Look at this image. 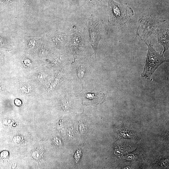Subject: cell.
<instances>
[{
	"label": "cell",
	"mask_w": 169,
	"mask_h": 169,
	"mask_svg": "<svg viewBox=\"0 0 169 169\" xmlns=\"http://www.w3.org/2000/svg\"><path fill=\"white\" fill-rule=\"evenodd\" d=\"M151 15L143 16L138 21L137 35L144 42L154 34L158 25L165 21Z\"/></svg>",
	"instance_id": "obj_4"
},
{
	"label": "cell",
	"mask_w": 169,
	"mask_h": 169,
	"mask_svg": "<svg viewBox=\"0 0 169 169\" xmlns=\"http://www.w3.org/2000/svg\"><path fill=\"white\" fill-rule=\"evenodd\" d=\"M86 25L90 43L96 57L99 43L107 33V26L102 21L94 17L92 14L88 19Z\"/></svg>",
	"instance_id": "obj_2"
},
{
	"label": "cell",
	"mask_w": 169,
	"mask_h": 169,
	"mask_svg": "<svg viewBox=\"0 0 169 169\" xmlns=\"http://www.w3.org/2000/svg\"><path fill=\"white\" fill-rule=\"evenodd\" d=\"M81 155V151L80 149L78 150L74 154V158L76 162L80 159Z\"/></svg>",
	"instance_id": "obj_11"
},
{
	"label": "cell",
	"mask_w": 169,
	"mask_h": 169,
	"mask_svg": "<svg viewBox=\"0 0 169 169\" xmlns=\"http://www.w3.org/2000/svg\"><path fill=\"white\" fill-rule=\"evenodd\" d=\"M47 35L48 39L59 48H62L65 46L68 43L69 38V36L65 33L57 30Z\"/></svg>",
	"instance_id": "obj_6"
},
{
	"label": "cell",
	"mask_w": 169,
	"mask_h": 169,
	"mask_svg": "<svg viewBox=\"0 0 169 169\" xmlns=\"http://www.w3.org/2000/svg\"><path fill=\"white\" fill-rule=\"evenodd\" d=\"M23 0L27 2V1H29V0Z\"/></svg>",
	"instance_id": "obj_15"
},
{
	"label": "cell",
	"mask_w": 169,
	"mask_h": 169,
	"mask_svg": "<svg viewBox=\"0 0 169 169\" xmlns=\"http://www.w3.org/2000/svg\"><path fill=\"white\" fill-rule=\"evenodd\" d=\"M14 102L15 104L17 106H20L21 105L22 103L21 101L19 99H16L15 100Z\"/></svg>",
	"instance_id": "obj_13"
},
{
	"label": "cell",
	"mask_w": 169,
	"mask_h": 169,
	"mask_svg": "<svg viewBox=\"0 0 169 169\" xmlns=\"http://www.w3.org/2000/svg\"><path fill=\"white\" fill-rule=\"evenodd\" d=\"M108 20L115 26H121L129 21L134 15L132 9L127 4L117 3L113 0H108Z\"/></svg>",
	"instance_id": "obj_1"
},
{
	"label": "cell",
	"mask_w": 169,
	"mask_h": 169,
	"mask_svg": "<svg viewBox=\"0 0 169 169\" xmlns=\"http://www.w3.org/2000/svg\"><path fill=\"white\" fill-rule=\"evenodd\" d=\"M155 37L157 39L159 44L161 45L164 48L162 53H164L169 49V29L162 28L157 29L154 33Z\"/></svg>",
	"instance_id": "obj_7"
},
{
	"label": "cell",
	"mask_w": 169,
	"mask_h": 169,
	"mask_svg": "<svg viewBox=\"0 0 169 169\" xmlns=\"http://www.w3.org/2000/svg\"><path fill=\"white\" fill-rule=\"evenodd\" d=\"M87 1H89V2L91 3H95L99 1H100L102 0H87Z\"/></svg>",
	"instance_id": "obj_14"
},
{
	"label": "cell",
	"mask_w": 169,
	"mask_h": 169,
	"mask_svg": "<svg viewBox=\"0 0 169 169\" xmlns=\"http://www.w3.org/2000/svg\"><path fill=\"white\" fill-rule=\"evenodd\" d=\"M27 39L28 47L31 48H34L37 44L36 39L34 38L29 37Z\"/></svg>",
	"instance_id": "obj_9"
},
{
	"label": "cell",
	"mask_w": 169,
	"mask_h": 169,
	"mask_svg": "<svg viewBox=\"0 0 169 169\" xmlns=\"http://www.w3.org/2000/svg\"><path fill=\"white\" fill-rule=\"evenodd\" d=\"M144 42L147 46L148 51L144 70L141 76L145 79H149L162 64L168 62L169 59L165 58L163 54L156 51L149 40Z\"/></svg>",
	"instance_id": "obj_3"
},
{
	"label": "cell",
	"mask_w": 169,
	"mask_h": 169,
	"mask_svg": "<svg viewBox=\"0 0 169 169\" xmlns=\"http://www.w3.org/2000/svg\"><path fill=\"white\" fill-rule=\"evenodd\" d=\"M75 57L79 52L83 50L85 44L83 34L75 25L73 26L70 35L69 36L68 43Z\"/></svg>",
	"instance_id": "obj_5"
},
{
	"label": "cell",
	"mask_w": 169,
	"mask_h": 169,
	"mask_svg": "<svg viewBox=\"0 0 169 169\" xmlns=\"http://www.w3.org/2000/svg\"><path fill=\"white\" fill-rule=\"evenodd\" d=\"M21 89L24 92L29 93L31 90L30 86L26 84H22L21 87Z\"/></svg>",
	"instance_id": "obj_10"
},
{
	"label": "cell",
	"mask_w": 169,
	"mask_h": 169,
	"mask_svg": "<svg viewBox=\"0 0 169 169\" xmlns=\"http://www.w3.org/2000/svg\"><path fill=\"white\" fill-rule=\"evenodd\" d=\"M85 98L88 103L92 105L100 104L105 101V95L103 93L88 94Z\"/></svg>",
	"instance_id": "obj_8"
},
{
	"label": "cell",
	"mask_w": 169,
	"mask_h": 169,
	"mask_svg": "<svg viewBox=\"0 0 169 169\" xmlns=\"http://www.w3.org/2000/svg\"></svg>",
	"instance_id": "obj_16"
},
{
	"label": "cell",
	"mask_w": 169,
	"mask_h": 169,
	"mask_svg": "<svg viewBox=\"0 0 169 169\" xmlns=\"http://www.w3.org/2000/svg\"><path fill=\"white\" fill-rule=\"evenodd\" d=\"M23 62L24 64L27 66H29L31 64V62L30 60L28 59H24Z\"/></svg>",
	"instance_id": "obj_12"
}]
</instances>
